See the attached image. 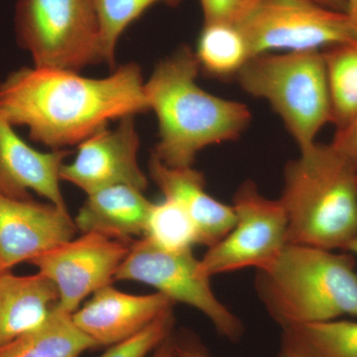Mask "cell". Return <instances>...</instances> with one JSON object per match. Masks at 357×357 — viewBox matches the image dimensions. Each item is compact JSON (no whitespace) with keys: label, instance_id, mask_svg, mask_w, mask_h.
<instances>
[{"label":"cell","instance_id":"9","mask_svg":"<svg viewBox=\"0 0 357 357\" xmlns=\"http://www.w3.org/2000/svg\"><path fill=\"white\" fill-rule=\"evenodd\" d=\"M231 206L234 227L199 259V271L210 279L245 268L269 266L288 244L287 215L280 199L263 196L253 181L239 185Z\"/></svg>","mask_w":357,"mask_h":357},{"label":"cell","instance_id":"6","mask_svg":"<svg viewBox=\"0 0 357 357\" xmlns=\"http://www.w3.org/2000/svg\"><path fill=\"white\" fill-rule=\"evenodd\" d=\"M14 30L34 67L79 73L102 63L93 0H18Z\"/></svg>","mask_w":357,"mask_h":357},{"label":"cell","instance_id":"10","mask_svg":"<svg viewBox=\"0 0 357 357\" xmlns=\"http://www.w3.org/2000/svg\"><path fill=\"white\" fill-rule=\"evenodd\" d=\"M129 248L126 241L84 234L29 263L57 288V306L73 314L86 297L114 281Z\"/></svg>","mask_w":357,"mask_h":357},{"label":"cell","instance_id":"21","mask_svg":"<svg viewBox=\"0 0 357 357\" xmlns=\"http://www.w3.org/2000/svg\"><path fill=\"white\" fill-rule=\"evenodd\" d=\"M333 122L340 128L357 114V39L323 50Z\"/></svg>","mask_w":357,"mask_h":357},{"label":"cell","instance_id":"7","mask_svg":"<svg viewBox=\"0 0 357 357\" xmlns=\"http://www.w3.org/2000/svg\"><path fill=\"white\" fill-rule=\"evenodd\" d=\"M199 263L192 249L165 250L142 237L130 245L114 280L151 286L174 304L181 303L198 310L222 337L239 342L244 333L243 324L213 293L210 278L201 273Z\"/></svg>","mask_w":357,"mask_h":357},{"label":"cell","instance_id":"4","mask_svg":"<svg viewBox=\"0 0 357 357\" xmlns=\"http://www.w3.org/2000/svg\"><path fill=\"white\" fill-rule=\"evenodd\" d=\"M255 284L282 330L357 318V271L349 252L288 243L274 262L257 270Z\"/></svg>","mask_w":357,"mask_h":357},{"label":"cell","instance_id":"1","mask_svg":"<svg viewBox=\"0 0 357 357\" xmlns=\"http://www.w3.org/2000/svg\"><path fill=\"white\" fill-rule=\"evenodd\" d=\"M140 66L131 62L93 79L70 70L23 67L0 82V115L30 138L65 149L107 128L109 121L149 110Z\"/></svg>","mask_w":357,"mask_h":357},{"label":"cell","instance_id":"28","mask_svg":"<svg viewBox=\"0 0 357 357\" xmlns=\"http://www.w3.org/2000/svg\"><path fill=\"white\" fill-rule=\"evenodd\" d=\"M151 357H176V335L175 333H170L155 349Z\"/></svg>","mask_w":357,"mask_h":357},{"label":"cell","instance_id":"31","mask_svg":"<svg viewBox=\"0 0 357 357\" xmlns=\"http://www.w3.org/2000/svg\"><path fill=\"white\" fill-rule=\"evenodd\" d=\"M345 252H349L352 255L357 256V237L351 244H349V246H347V248L345 249Z\"/></svg>","mask_w":357,"mask_h":357},{"label":"cell","instance_id":"11","mask_svg":"<svg viewBox=\"0 0 357 357\" xmlns=\"http://www.w3.org/2000/svg\"><path fill=\"white\" fill-rule=\"evenodd\" d=\"M134 117H123L116 128L102 129L79 144L76 158L63 165L61 180L86 195L116 185L144 192L148 178L138 164L140 139Z\"/></svg>","mask_w":357,"mask_h":357},{"label":"cell","instance_id":"24","mask_svg":"<svg viewBox=\"0 0 357 357\" xmlns=\"http://www.w3.org/2000/svg\"><path fill=\"white\" fill-rule=\"evenodd\" d=\"M174 326L175 316L172 309L164 312L135 337L109 347L100 357H146L174 332Z\"/></svg>","mask_w":357,"mask_h":357},{"label":"cell","instance_id":"5","mask_svg":"<svg viewBox=\"0 0 357 357\" xmlns=\"http://www.w3.org/2000/svg\"><path fill=\"white\" fill-rule=\"evenodd\" d=\"M236 77L244 91L271 105L300 149L333 122L323 51L255 56Z\"/></svg>","mask_w":357,"mask_h":357},{"label":"cell","instance_id":"3","mask_svg":"<svg viewBox=\"0 0 357 357\" xmlns=\"http://www.w3.org/2000/svg\"><path fill=\"white\" fill-rule=\"evenodd\" d=\"M288 243L345 251L357 237V170L332 142L300 149L284 170Z\"/></svg>","mask_w":357,"mask_h":357},{"label":"cell","instance_id":"2","mask_svg":"<svg viewBox=\"0 0 357 357\" xmlns=\"http://www.w3.org/2000/svg\"><path fill=\"white\" fill-rule=\"evenodd\" d=\"M199 65L190 47L160 61L145 82L149 110L158 121L152 154L171 167H191L206 147L238 139L250 124L243 103L208 93L197 84Z\"/></svg>","mask_w":357,"mask_h":357},{"label":"cell","instance_id":"23","mask_svg":"<svg viewBox=\"0 0 357 357\" xmlns=\"http://www.w3.org/2000/svg\"><path fill=\"white\" fill-rule=\"evenodd\" d=\"M182 0H93L100 30L102 64L115 68V49L122 33L150 7L180 6Z\"/></svg>","mask_w":357,"mask_h":357},{"label":"cell","instance_id":"26","mask_svg":"<svg viewBox=\"0 0 357 357\" xmlns=\"http://www.w3.org/2000/svg\"><path fill=\"white\" fill-rule=\"evenodd\" d=\"M332 143L357 170V114L342 128L337 129Z\"/></svg>","mask_w":357,"mask_h":357},{"label":"cell","instance_id":"20","mask_svg":"<svg viewBox=\"0 0 357 357\" xmlns=\"http://www.w3.org/2000/svg\"><path fill=\"white\" fill-rule=\"evenodd\" d=\"M195 54L199 69L215 77H236L252 58L243 32L227 24H204Z\"/></svg>","mask_w":357,"mask_h":357},{"label":"cell","instance_id":"18","mask_svg":"<svg viewBox=\"0 0 357 357\" xmlns=\"http://www.w3.org/2000/svg\"><path fill=\"white\" fill-rule=\"evenodd\" d=\"M98 344L56 306L43 325L0 347V357H79Z\"/></svg>","mask_w":357,"mask_h":357},{"label":"cell","instance_id":"8","mask_svg":"<svg viewBox=\"0 0 357 357\" xmlns=\"http://www.w3.org/2000/svg\"><path fill=\"white\" fill-rule=\"evenodd\" d=\"M236 26L252 57L276 51H323L357 39L347 14L314 0H258Z\"/></svg>","mask_w":357,"mask_h":357},{"label":"cell","instance_id":"17","mask_svg":"<svg viewBox=\"0 0 357 357\" xmlns=\"http://www.w3.org/2000/svg\"><path fill=\"white\" fill-rule=\"evenodd\" d=\"M59 293L41 273H0V347L43 325L57 306Z\"/></svg>","mask_w":357,"mask_h":357},{"label":"cell","instance_id":"19","mask_svg":"<svg viewBox=\"0 0 357 357\" xmlns=\"http://www.w3.org/2000/svg\"><path fill=\"white\" fill-rule=\"evenodd\" d=\"M281 349L300 357H357V321L333 319L284 328Z\"/></svg>","mask_w":357,"mask_h":357},{"label":"cell","instance_id":"22","mask_svg":"<svg viewBox=\"0 0 357 357\" xmlns=\"http://www.w3.org/2000/svg\"><path fill=\"white\" fill-rule=\"evenodd\" d=\"M142 237L169 251L190 250L199 245L198 229L191 217L171 199L152 204Z\"/></svg>","mask_w":357,"mask_h":357},{"label":"cell","instance_id":"25","mask_svg":"<svg viewBox=\"0 0 357 357\" xmlns=\"http://www.w3.org/2000/svg\"><path fill=\"white\" fill-rule=\"evenodd\" d=\"M258 0H199L204 24L238 25Z\"/></svg>","mask_w":357,"mask_h":357},{"label":"cell","instance_id":"15","mask_svg":"<svg viewBox=\"0 0 357 357\" xmlns=\"http://www.w3.org/2000/svg\"><path fill=\"white\" fill-rule=\"evenodd\" d=\"M148 170L164 197L177 202L191 217L198 229L199 245L211 248L234 227L236 213L232 206L211 196L206 190L204 174L192 166H168L151 154Z\"/></svg>","mask_w":357,"mask_h":357},{"label":"cell","instance_id":"27","mask_svg":"<svg viewBox=\"0 0 357 357\" xmlns=\"http://www.w3.org/2000/svg\"><path fill=\"white\" fill-rule=\"evenodd\" d=\"M176 357H211L206 347L194 335H176Z\"/></svg>","mask_w":357,"mask_h":357},{"label":"cell","instance_id":"32","mask_svg":"<svg viewBox=\"0 0 357 357\" xmlns=\"http://www.w3.org/2000/svg\"><path fill=\"white\" fill-rule=\"evenodd\" d=\"M279 357H300V356H298L297 354H292V352H289V351H283V349H281L280 354H279Z\"/></svg>","mask_w":357,"mask_h":357},{"label":"cell","instance_id":"16","mask_svg":"<svg viewBox=\"0 0 357 357\" xmlns=\"http://www.w3.org/2000/svg\"><path fill=\"white\" fill-rule=\"evenodd\" d=\"M74 222L82 234H98L129 241L144 236L152 208L143 192L128 185H116L86 195Z\"/></svg>","mask_w":357,"mask_h":357},{"label":"cell","instance_id":"29","mask_svg":"<svg viewBox=\"0 0 357 357\" xmlns=\"http://www.w3.org/2000/svg\"><path fill=\"white\" fill-rule=\"evenodd\" d=\"M344 13L357 32V0H345Z\"/></svg>","mask_w":357,"mask_h":357},{"label":"cell","instance_id":"12","mask_svg":"<svg viewBox=\"0 0 357 357\" xmlns=\"http://www.w3.org/2000/svg\"><path fill=\"white\" fill-rule=\"evenodd\" d=\"M77 231L68 210L0 194V273L72 241Z\"/></svg>","mask_w":357,"mask_h":357},{"label":"cell","instance_id":"14","mask_svg":"<svg viewBox=\"0 0 357 357\" xmlns=\"http://www.w3.org/2000/svg\"><path fill=\"white\" fill-rule=\"evenodd\" d=\"M0 115V194L29 199V191L68 210L61 192V170L70 156L66 149L40 152L29 146Z\"/></svg>","mask_w":357,"mask_h":357},{"label":"cell","instance_id":"13","mask_svg":"<svg viewBox=\"0 0 357 357\" xmlns=\"http://www.w3.org/2000/svg\"><path fill=\"white\" fill-rule=\"evenodd\" d=\"M174 305L159 292L131 295L109 284L93 293L72 318L98 347H109L135 337Z\"/></svg>","mask_w":357,"mask_h":357},{"label":"cell","instance_id":"30","mask_svg":"<svg viewBox=\"0 0 357 357\" xmlns=\"http://www.w3.org/2000/svg\"><path fill=\"white\" fill-rule=\"evenodd\" d=\"M314 1L333 10L345 13V0H314Z\"/></svg>","mask_w":357,"mask_h":357}]
</instances>
